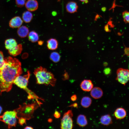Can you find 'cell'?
<instances>
[{"mask_svg": "<svg viewBox=\"0 0 129 129\" xmlns=\"http://www.w3.org/2000/svg\"><path fill=\"white\" fill-rule=\"evenodd\" d=\"M5 59V63L0 70L1 93L10 91L16 78L22 73L21 62L18 59L10 56Z\"/></svg>", "mask_w": 129, "mask_h": 129, "instance_id": "6da1fadb", "label": "cell"}, {"mask_svg": "<svg viewBox=\"0 0 129 129\" xmlns=\"http://www.w3.org/2000/svg\"><path fill=\"white\" fill-rule=\"evenodd\" d=\"M34 73L37 84L45 85H50L53 86L55 85L56 79L53 74L45 68L41 66L38 67L34 70Z\"/></svg>", "mask_w": 129, "mask_h": 129, "instance_id": "7a4b0ae2", "label": "cell"}, {"mask_svg": "<svg viewBox=\"0 0 129 129\" xmlns=\"http://www.w3.org/2000/svg\"><path fill=\"white\" fill-rule=\"evenodd\" d=\"M18 118L16 110L7 111L2 115L0 116V121L7 124L8 128L10 129L15 126L17 123V119Z\"/></svg>", "mask_w": 129, "mask_h": 129, "instance_id": "3957f363", "label": "cell"}, {"mask_svg": "<svg viewBox=\"0 0 129 129\" xmlns=\"http://www.w3.org/2000/svg\"><path fill=\"white\" fill-rule=\"evenodd\" d=\"M5 45L9 53L13 56H16L20 54L22 50V45L18 44L14 39L11 38L6 40L5 42Z\"/></svg>", "mask_w": 129, "mask_h": 129, "instance_id": "277c9868", "label": "cell"}, {"mask_svg": "<svg viewBox=\"0 0 129 129\" xmlns=\"http://www.w3.org/2000/svg\"><path fill=\"white\" fill-rule=\"evenodd\" d=\"M36 105L35 103L28 104L25 103L23 105L20 106L19 108L16 109L17 115H19L21 117L24 118L26 119H30L34 110L37 108Z\"/></svg>", "mask_w": 129, "mask_h": 129, "instance_id": "5b68a950", "label": "cell"}, {"mask_svg": "<svg viewBox=\"0 0 129 129\" xmlns=\"http://www.w3.org/2000/svg\"><path fill=\"white\" fill-rule=\"evenodd\" d=\"M73 114L72 110H70L65 113L62 119L61 128L62 129H71L73 126L72 117Z\"/></svg>", "mask_w": 129, "mask_h": 129, "instance_id": "8992f818", "label": "cell"}, {"mask_svg": "<svg viewBox=\"0 0 129 129\" xmlns=\"http://www.w3.org/2000/svg\"><path fill=\"white\" fill-rule=\"evenodd\" d=\"M30 75V73L28 71L26 74L23 76L19 75L17 76L14 80L13 83L26 91L27 89V86Z\"/></svg>", "mask_w": 129, "mask_h": 129, "instance_id": "52a82bcc", "label": "cell"}, {"mask_svg": "<svg viewBox=\"0 0 129 129\" xmlns=\"http://www.w3.org/2000/svg\"><path fill=\"white\" fill-rule=\"evenodd\" d=\"M116 80L119 83L124 85L129 80V70L120 68L117 71Z\"/></svg>", "mask_w": 129, "mask_h": 129, "instance_id": "ba28073f", "label": "cell"}, {"mask_svg": "<svg viewBox=\"0 0 129 129\" xmlns=\"http://www.w3.org/2000/svg\"><path fill=\"white\" fill-rule=\"evenodd\" d=\"M23 23V21L19 16H16L12 18L9 22V26L12 28H18Z\"/></svg>", "mask_w": 129, "mask_h": 129, "instance_id": "9c48e42d", "label": "cell"}, {"mask_svg": "<svg viewBox=\"0 0 129 129\" xmlns=\"http://www.w3.org/2000/svg\"><path fill=\"white\" fill-rule=\"evenodd\" d=\"M80 86L82 90L88 92L91 91L93 88V85L91 80H84L81 82Z\"/></svg>", "mask_w": 129, "mask_h": 129, "instance_id": "30bf717a", "label": "cell"}, {"mask_svg": "<svg viewBox=\"0 0 129 129\" xmlns=\"http://www.w3.org/2000/svg\"><path fill=\"white\" fill-rule=\"evenodd\" d=\"M25 5L27 10L31 11H35L38 7V3L36 0H27Z\"/></svg>", "mask_w": 129, "mask_h": 129, "instance_id": "8fae6325", "label": "cell"}, {"mask_svg": "<svg viewBox=\"0 0 129 129\" xmlns=\"http://www.w3.org/2000/svg\"><path fill=\"white\" fill-rule=\"evenodd\" d=\"M90 95L93 98L97 99L101 98L103 95V91L100 88L95 87L91 91Z\"/></svg>", "mask_w": 129, "mask_h": 129, "instance_id": "7c38bea8", "label": "cell"}, {"mask_svg": "<svg viewBox=\"0 0 129 129\" xmlns=\"http://www.w3.org/2000/svg\"><path fill=\"white\" fill-rule=\"evenodd\" d=\"M78 8V6L77 3L73 1L68 2L66 6V9L67 12L71 13L76 12Z\"/></svg>", "mask_w": 129, "mask_h": 129, "instance_id": "4fadbf2b", "label": "cell"}, {"mask_svg": "<svg viewBox=\"0 0 129 129\" xmlns=\"http://www.w3.org/2000/svg\"><path fill=\"white\" fill-rule=\"evenodd\" d=\"M114 116L117 119H122L126 116V112L123 108H117L114 113Z\"/></svg>", "mask_w": 129, "mask_h": 129, "instance_id": "5bb4252c", "label": "cell"}, {"mask_svg": "<svg viewBox=\"0 0 129 129\" xmlns=\"http://www.w3.org/2000/svg\"><path fill=\"white\" fill-rule=\"evenodd\" d=\"M29 33L28 28L26 26H22L19 27L17 30L18 35L21 38L26 37Z\"/></svg>", "mask_w": 129, "mask_h": 129, "instance_id": "9a60e30c", "label": "cell"}, {"mask_svg": "<svg viewBox=\"0 0 129 129\" xmlns=\"http://www.w3.org/2000/svg\"><path fill=\"white\" fill-rule=\"evenodd\" d=\"M100 121L102 124L105 126L109 125L112 123V118L108 114L102 116L100 119Z\"/></svg>", "mask_w": 129, "mask_h": 129, "instance_id": "2e32d148", "label": "cell"}, {"mask_svg": "<svg viewBox=\"0 0 129 129\" xmlns=\"http://www.w3.org/2000/svg\"><path fill=\"white\" fill-rule=\"evenodd\" d=\"M76 122L78 125L81 127H85L88 124L86 116L83 114H80L78 116L77 118Z\"/></svg>", "mask_w": 129, "mask_h": 129, "instance_id": "e0dca14e", "label": "cell"}, {"mask_svg": "<svg viewBox=\"0 0 129 129\" xmlns=\"http://www.w3.org/2000/svg\"><path fill=\"white\" fill-rule=\"evenodd\" d=\"M58 42L57 40L55 39H50L47 42V46L48 49L50 50L56 49L58 47Z\"/></svg>", "mask_w": 129, "mask_h": 129, "instance_id": "ac0fdd59", "label": "cell"}, {"mask_svg": "<svg viewBox=\"0 0 129 129\" xmlns=\"http://www.w3.org/2000/svg\"><path fill=\"white\" fill-rule=\"evenodd\" d=\"M92 103L91 99L89 97L85 96L83 97L81 101V104L83 107L87 108L89 107Z\"/></svg>", "mask_w": 129, "mask_h": 129, "instance_id": "d6986e66", "label": "cell"}, {"mask_svg": "<svg viewBox=\"0 0 129 129\" xmlns=\"http://www.w3.org/2000/svg\"><path fill=\"white\" fill-rule=\"evenodd\" d=\"M33 17L32 14L29 11H27L24 12L22 16L23 20L26 23L30 22L32 19Z\"/></svg>", "mask_w": 129, "mask_h": 129, "instance_id": "ffe728a7", "label": "cell"}, {"mask_svg": "<svg viewBox=\"0 0 129 129\" xmlns=\"http://www.w3.org/2000/svg\"><path fill=\"white\" fill-rule=\"evenodd\" d=\"M28 38L29 40L32 42H37L39 39L38 34L34 31H32L29 33Z\"/></svg>", "mask_w": 129, "mask_h": 129, "instance_id": "44dd1931", "label": "cell"}, {"mask_svg": "<svg viewBox=\"0 0 129 129\" xmlns=\"http://www.w3.org/2000/svg\"><path fill=\"white\" fill-rule=\"evenodd\" d=\"M50 58L54 62H57L59 60L60 56L58 53L56 52H54L51 54Z\"/></svg>", "mask_w": 129, "mask_h": 129, "instance_id": "7402d4cb", "label": "cell"}, {"mask_svg": "<svg viewBox=\"0 0 129 129\" xmlns=\"http://www.w3.org/2000/svg\"><path fill=\"white\" fill-rule=\"evenodd\" d=\"M122 15L124 22L126 23H129V11H124Z\"/></svg>", "mask_w": 129, "mask_h": 129, "instance_id": "603a6c76", "label": "cell"}, {"mask_svg": "<svg viewBox=\"0 0 129 129\" xmlns=\"http://www.w3.org/2000/svg\"><path fill=\"white\" fill-rule=\"evenodd\" d=\"M5 62L3 54L2 51H0V70L3 66Z\"/></svg>", "mask_w": 129, "mask_h": 129, "instance_id": "cb8c5ba5", "label": "cell"}, {"mask_svg": "<svg viewBox=\"0 0 129 129\" xmlns=\"http://www.w3.org/2000/svg\"><path fill=\"white\" fill-rule=\"evenodd\" d=\"M26 0H16V3L17 7L21 8L24 6Z\"/></svg>", "mask_w": 129, "mask_h": 129, "instance_id": "d4e9b609", "label": "cell"}, {"mask_svg": "<svg viewBox=\"0 0 129 129\" xmlns=\"http://www.w3.org/2000/svg\"><path fill=\"white\" fill-rule=\"evenodd\" d=\"M18 123L21 125H23V124L26 123V120L25 118L21 117L19 118Z\"/></svg>", "mask_w": 129, "mask_h": 129, "instance_id": "484cf974", "label": "cell"}, {"mask_svg": "<svg viewBox=\"0 0 129 129\" xmlns=\"http://www.w3.org/2000/svg\"><path fill=\"white\" fill-rule=\"evenodd\" d=\"M54 116L55 118H58L60 117V114L58 111H56L54 113Z\"/></svg>", "mask_w": 129, "mask_h": 129, "instance_id": "4316f807", "label": "cell"}, {"mask_svg": "<svg viewBox=\"0 0 129 129\" xmlns=\"http://www.w3.org/2000/svg\"><path fill=\"white\" fill-rule=\"evenodd\" d=\"M77 96L75 95H73L71 97V100L73 101H76L77 99Z\"/></svg>", "mask_w": 129, "mask_h": 129, "instance_id": "83f0119b", "label": "cell"}, {"mask_svg": "<svg viewBox=\"0 0 129 129\" xmlns=\"http://www.w3.org/2000/svg\"><path fill=\"white\" fill-rule=\"evenodd\" d=\"M125 53L126 55H129V48H126L125 50Z\"/></svg>", "mask_w": 129, "mask_h": 129, "instance_id": "f1b7e54d", "label": "cell"}, {"mask_svg": "<svg viewBox=\"0 0 129 129\" xmlns=\"http://www.w3.org/2000/svg\"><path fill=\"white\" fill-rule=\"evenodd\" d=\"M70 107H73L75 108H77L78 107V104L76 103H74L70 106Z\"/></svg>", "mask_w": 129, "mask_h": 129, "instance_id": "f546056e", "label": "cell"}, {"mask_svg": "<svg viewBox=\"0 0 129 129\" xmlns=\"http://www.w3.org/2000/svg\"><path fill=\"white\" fill-rule=\"evenodd\" d=\"M24 129H33V128L32 127L30 126H27Z\"/></svg>", "mask_w": 129, "mask_h": 129, "instance_id": "4dcf8cb0", "label": "cell"}, {"mask_svg": "<svg viewBox=\"0 0 129 129\" xmlns=\"http://www.w3.org/2000/svg\"><path fill=\"white\" fill-rule=\"evenodd\" d=\"M80 0V1L82 2H84L85 3H88V0Z\"/></svg>", "mask_w": 129, "mask_h": 129, "instance_id": "1f68e13d", "label": "cell"}, {"mask_svg": "<svg viewBox=\"0 0 129 129\" xmlns=\"http://www.w3.org/2000/svg\"><path fill=\"white\" fill-rule=\"evenodd\" d=\"M43 43V42L42 41H39L38 43V44L40 45L42 44Z\"/></svg>", "mask_w": 129, "mask_h": 129, "instance_id": "d6a6232c", "label": "cell"}, {"mask_svg": "<svg viewBox=\"0 0 129 129\" xmlns=\"http://www.w3.org/2000/svg\"><path fill=\"white\" fill-rule=\"evenodd\" d=\"M2 111V107L0 106V114L1 113Z\"/></svg>", "mask_w": 129, "mask_h": 129, "instance_id": "836d02e7", "label": "cell"}, {"mask_svg": "<svg viewBox=\"0 0 129 129\" xmlns=\"http://www.w3.org/2000/svg\"></svg>", "mask_w": 129, "mask_h": 129, "instance_id": "e575fe53", "label": "cell"}]
</instances>
